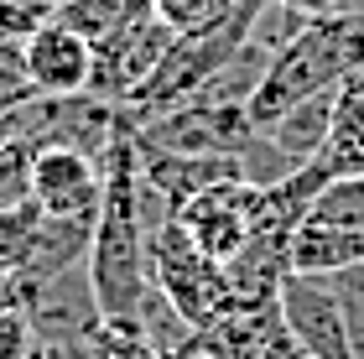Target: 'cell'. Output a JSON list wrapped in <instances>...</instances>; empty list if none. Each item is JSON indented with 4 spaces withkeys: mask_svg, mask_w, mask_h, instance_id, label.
I'll list each match as a JSON object with an SVG mask.
<instances>
[{
    "mask_svg": "<svg viewBox=\"0 0 364 359\" xmlns=\"http://www.w3.org/2000/svg\"><path fill=\"white\" fill-rule=\"evenodd\" d=\"M0 6H11V11H21V16H31V21H53L58 0H0Z\"/></svg>",
    "mask_w": 364,
    "mask_h": 359,
    "instance_id": "19",
    "label": "cell"
},
{
    "mask_svg": "<svg viewBox=\"0 0 364 359\" xmlns=\"http://www.w3.org/2000/svg\"><path fill=\"white\" fill-rule=\"evenodd\" d=\"M146 276H151V286L193 323L198 333L213 328V318L229 307L224 266L198 250L193 235L182 230L177 219H161L156 230H146Z\"/></svg>",
    "mask_w": 364,
    "mask_h": 359,
    "instance_id": "2",
    "label": "cell"
},
{
    "mask_svg": "<svg viewBox=\"0 0 364 359\" xmlns=\"http://www.w3.org/2000/svg\"><path fill=\"white\" fill-rule=\"evenodd\" d=\"M31 100H37V84L26 73V47L16 37H0V115H11Z\"/></svg>",
    "mask_w": 364,
    "mask_h": 359,
    "instance_id": "17",
    "label": "cell"
},
{
    "mask_svg": "<svg viewBox=\"0 0 364 359\" xmlns=\"http://www.w3.org/2000/svg\"><path fill=\"white\" fill-rule=\"evenodd\" d=\"M136 136L146 146L182 156H245V146L255 141V125L240 100H188L167 115L136 125Z\"/></svg>",
    "mask_w": 364,
    "mask_h": 359,
    "instance_id": "3",
    "label": "cell"
},
{
    "mask_svg": "<svg viewBox=\"0 0 364 359\" xmlns=\"http://www.w3.org/2000/svg\"><path fill=\"white\" fill-rule=\"evenodd\" d=\"M42 224H47V214H42V203H31V198L0 208V271L26 266L31 250H37V240H42Z\"/></svg>",
    "mask_w": 364,
    "mask_h": 359,
    "instance_id": "13",
    "label": "cell"
},
{
    "mask_svg": "<svg viewBox=\"0 0 364 359\" xmlns=\"http://www.w3.org/2000/svg\"><path fill=\"white\" fill-rule=\"evenodd\" d=\"M26 359H37V349H31V354H26Z\"/></svg>",
    "mask_w": 364,
    "mask_h": 359,
    "instance_id": "22",
    "label": "cell"
},
{
    "mask_svg": "<svg viewBox=\"0 0 364 359\" xmlns=\"http://www.w3.org/2000/svg\"><path fill=\"white\" fill-rule=\"evenodd\" d=\"M99 193H105L99 156L78 151V146H37L31 151V203H42V214L94 219Z\"/></svg>",
    "mask_w": 364,
    "mask_h": 359,
    "instance_id": "6",
    "label": "cell"
},
{
    "mask_svg": "<svg viewBox=\"0 0 364 359\" xmlns=\"http://www.w3.org/2000/svg\"><path fill=\"white\" fill-rule=\"evenodd\" d=\"M21 313L31 318V333L37 338H89L105 313L94 302V286H89V266H78L47 276L42 286H31V297L21 302Z\"/></svg>",
    "mask_w": 364,
    "mask_h": 359,
    "instance_id": "8",
    "label": "cell"
},
{
    "mask_svg": "<svg viewBox=\"0 0 364 359\" xmlns=\"http://www.w3.org/2000/svg\"><path fill=\"white\" fill-rule=\"evenodd\" d=\"M21 47H26V73L37 84V94H47V100L89 94V73H94V42L89 37H78L63 21H42Z\"/></svg>",
    "mask_w": 364,
    "mask_h": 359,
    "instance_id": "9",
    "label": "cell"
},
{
    "mask_svg": "<svg viewBox=\"0 0 364 359\" xmlns=\"http://www.w3.org/2000/svg\"><path fill=\"white\" fill-rule=\"evenodd\" d=\"M359 68H364V16H343V11L318 16L271 53L260 84L245 100V115H250L255 130H266L291 105H302L323 89H338Z\"/></svg>",
    "mask_w": 364,
    "mask_h": 359,
    "instance_id": "1",
    "label": "cell"
},
{
    "mask_svg": "<svg viewBox=\"0 0 364 359\" xmlns=\"http://www.w3.org/2000/svg\"><path fill=\"white\" fill-rule=\"evenodd\" d=\"M89 359H177L167 354L161 344H151L136 323H99V328L89 333Z\"/></svg>",
    "mask_w": 364,
    "mask_h": 359,
    "instance_id": "14",
    "label": "cell"
},
{
    "mask_svg": "<svg viewBox=\"0 0 364 359\" xmlns=\"http://www.w3.org/2000/svg\"><path fill=\"white\" fill-rule=\"evenodd\" d=\"M338 177L343 172H364V68L349 73L333 94V130H328L323 156Z\"/></svg>",
    "mask_w": 364,
    "mask_h": 359,
    "instance_id": "11",
    "label": "cell"
},
{
    "mask_svg": "<svg viewBox=\"0 0 364 359\" xmlns=\"http://www.w3.org/2000/svg\"><path fill=\"white\" fill-rule=\"evenodd\" d=\"M250 188L245 177H229V183H213L203 188L193 203L177 208V224L193 235V245L203 250L208 260L229 266L245 245H250Z\"/></svg>",
    "mask_w": 364,
    "mask_h": 359,
    "instance_id": "7",
    "label": "cell"
},
{
    "mask_svg": "<svg viewBox=\"0 0 364 359\" xmlns=\"http://www.w3.org/2000/svg\"><path fill=\"white\" fill-rule=\"evenodd\" d=\"M312 214H323V219L343 224V230L364 235V172L333 177V183L323 188V198H318V208H312Z\"/></svg>",
    "mask_w": 364,
    "mask_h": 359,
    "instance_id": "16",
    "label": "cell"
},
{
    "mask_svg": "<svg viewBox=\"0 0 364 359\" xmlns=\"http://www.w3.org/2000/svg\"><path fill=\"white\" fill-rule=\"evenodd\" d=\"M151 11V0H58V11H53V21L63 26H73L78 37H109L114 26H125V21H136V16Z\"/></svg>",
    "mask_w": 364,
    "mask_h": 359,
    "instance_id": "12",
    "label": "cell"
},
{
    "mask_svg": "<svg viewBox=\"0 0 364 359\" xmlns=\"http://www.w3.org/2000/svg\"><path fill=\"white\" fill-rule=\"evenodd\" d=\"M281 6H291L296 16H307V21H318V16H333V0H281Z\"/></svg>",
    "mask_w": 364,
    "mask_h": 359,
    "instance_id": "20",
    "label": "cell"
},
{
    "mask_svg": "<svg viewBox=\"0 0 364 359\" xmlns=\"http://www.w3.org/2000/svg\"><path fill=\"white\" fill-rule=\"evenodd\" d=\"M240 0H151V11L167 21L172 37H193V31H208L235 16Z\"/></svg>",
    "mask_w": 364,
    "mask_h": 359,
    "instance_id": "15",
    "label": "cell"
},
{
    "mask_svg": "<svg viewBox=\"0 0 364 359\" xmlns=\"http://www.w3.org/2000/svg\"><path fill=\"white\" fill-rule=\"evenodd\" d=\"M333 94L338 89H323V94H312V100L302 105H291L281 120H271L260 136H271L281 151H287L296 167H307V161H318L323 156V146H328V130H333Z\"/></svg>",
    "mask_w": 364,
    "mask_h": 359,
    "instance_id": "10",
    "label": "cell"
},
{
    "mask_svg": "<svg viewBox=\"0 0 364 359\" xmlns=\"http://www.w3.org/2000/svg\"><path fill=\"white\" fill-rule=\"evenodd\" d=\"M177 37L167 31V21H161L156 11L136 16V21L114 26L109 37L94 42V73H89V94H99V100L109 105H125L130 94H136L146 78L156 73V63L167 58V47Z\"/></svg>",
    "mask_w": 364,
    "mask_h": 359,
    "instance_id": "4",
    "label": "cell"
},
{
    "mask_svg": "<svg viewBox=\"0 0 364 359\" xmlns=\"http://www.w3.org/2000/svg\"><path fill=\"white\" fill-rule=\"evenodd\" d=\"M37 349V333H31V318L21 307L0 302V359H26Z\"/></svg>",
    "mask_w": 364,
    "mask_h": 359,
    "instance_id": "18",
    "label": "cell"
},
{
    "mask_svg": "<svg viewBox=\"0 0 364 359\" xmlns=\"http://www.w3.org/2000/svg\"><path fill=\"white\" fill-rule=\"evenodd\" d=\"M333 11H343V16H364V0H333Z\"/></svg>",
    "mask_w": 364,
    "mask_h": 359,
    "instance_id": "21",
    "label": "cell"
},
{
    "mask_svg": "<svg viewBox=\"0 0 364 359\" xmlns=\"http://www.w3.org/2000/svg\"><path fill=\"white\" fill-rule=\"evenodd\" d=\"M281 323L296 338V349L307 359H354L349 349V323H343V307L328 286V276H302L287 271V282L276 291Z\"/></svg>",
    "mask_w": 364,
    "mask_h": 359,
    "instance_id": "5",
    "label": "cell"
}]
</instances>
